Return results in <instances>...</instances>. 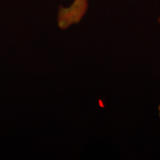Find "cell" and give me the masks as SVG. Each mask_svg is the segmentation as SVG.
<instances>
[{"label": "cell", "mask_w": 160, "mask_h": 160, "mask_svg": "<svg viewBox=\"0 0 160 160\" xmlns=\"http://www.w3.org/2000/svg\"><path fill=\"white\" fill-rule=\"evenodd\" d=\"M88 9V0H73L65 7H60L57 14L58 27L67 29L81 22Z\"/></svg>", "instance_id": "obj_1"}, {"label": "cell", "mask_w": 160, "mask_h": 160, "mask_svg": "<svg viewBox=\"0 0 160 160\" xmlns=\"http://www.w3.org/2000/svg\"><path fill=\"white\" fill-rule=\"evenodd\" d=\"M158 116H159L160 118V105L158 106Z\"/></svg>", "instance_id": "obj_2"}]
</instances>
